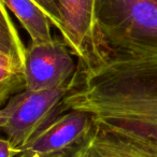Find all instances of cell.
I'll return each instance as SVG.
<instances>
[{"mask_svg":"<svg viewBox=\"0 0 157 157\" xmlns=\"http://www.w3.org/2000/svg\"><path fill=\"white\" fill-rule=\"evenodd\" d=\"M14 14L27 31L31 43H46L54 40L51 31L53 26L48 14L35 0H0Z\"/></svg>","mask_w":157,"mask_h":157,"instance_id":"cell-9","label":"cell"},{"mask_svg":"<svg viewBox=\"0 0 157 157\" xmlns=\"http://www.w3.org/2000/svg\"><path fill=\"white\" fill-rule=\"evenodd\" d=\"M26 51L9 10L0 1V105L26 90Z\"/></svg>","mask_w":157,"mask_h":157,"instance_id":"cell-6","label":"cell"},{"mask_svg":"<svg viewBox=\"0 0 157 157\" xmlns=\"http://www.w3.org/2000/svg\"><path fill=\"white\" fill-rule=\"evenodd\" d=\"M93 48L157 54V0H95Z\"/></svg>","mask_w":157,"mask_h":157,"instance_id":"cell-2","label":"cell"},{"mask_svg":"<svg viewBox=\"0 0 157 157\" xmlns=\"http://www.w3.org/2000/svg\"><path fill=\"white\" fill-rule=\"evenodd\" d=\"M71 86L72 82L63 87L25 90L12 96L0 111V127L7 139L22 150L48 124L65 113L63 99Z\"/></svg>","mask_w":157,"mask_h":157,"instance_id":"cell-3","label":"cell"},{"mask_svg":"<svg viewBox=\"0 0 157 157\" xmlns=\"http://www.w3.org/2000/svg\"><path fill=\"white\" fill-rule=\"evenodd\" d=\"M50 157H69V155H67V154H60V155H55V156H50Z\"/></svg>","mask_w":157,"mask_h":157,"instance_id":"cell-12","label":"cell"},{"mask_svg":"<svg viewBox=\"0 0 157 157\" xmlns=\"http://www.w3.org/2000/svg\"><path fill=\"white\" fill-rule=\"evenodd\" d=\"M65 41L31 43L26 51V90H53L69 85L78 66Z\"/></svg>","mask_w":157,"mask_h":157,"instance_id":"cell-4","label":"cell"},{"mask_svg":"<svg viewBox=\"0 0 157 157\" xmlns=\"http://www.w3.org/2000/svg\"><path fill=\"white\" fill-rule=\"evenodd\" d=\"M69 157H157V152L96 126Z\"/></svg>","mask_w":157,"mask_h":157,"instance_id":"cell-8","label":"cell"},{"mask_svg":"<svg viewBox=\"0 0 157 157\" xmlns=\"http://www.w3.org/2000/svg\"><path fill=\"white\" fill-rule=\"evenodd\" d=\"M68 110L87 112L96 126L157 152V54L90 50L63 99Z\"/></svg>","mask_w":157,"mask_h":157,"instance_id":"cell-1","label":"cell"},{"mask_svg":"<svg viewBox=\"0 0 157 157\" xmlns=\"http://www.w3.org/2000/svg\"><path fill=\"white\" fill-rule=\"evenodd\" d=\"M92 114L81 110H68L48 124L22 147L18 157H50L67 154L81 145L93 132Z\"/></svg>","mask_w":157,"mask_h":157,"instance_id":"cell-5","label":"cell"},{"mask_svg":"<svg viewBox=\"0 0 157 157\" xmlns=\"http://www.w3.org/2000/svg\"><path fill=\"white\" fill-rule=\"evenodd\" d=\"M21 148L15 147L7 138L0 139V157H15L21 154Z\"/></svg>","mask_w":157,"mask_h":157,"instance_id":"cell-11","label":"cell"},{"mask_svg":"<svg viewBox=\"0 0 157 157\" xmlns=\"http://www.w3.org/2000/svg\"><path fill=\"white\" fill-rule=\"evenodd\" d=\"M63 40L78 60L84 59L95 40V0H59Z\"/></svg>","mask_w":157,"mask_h":157,"instance_id":"cell-7","label":"cell"},{"mask_svg":"<svg viewBox=\"0 0 157 157\" xmlns=\"http://www.w3.org/2000/svg\"><path fill=\"white\" fill-rule=\"evenodd\" d=\"M35 1L48 14L53 26L58 29L60 33H63V18L59 8V0H35Z\"/></svg>","mask_w":157,"mask_h":157,"instance_id":"cell-10","label":"cell"}]
</instances>
